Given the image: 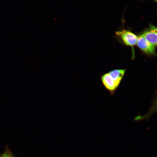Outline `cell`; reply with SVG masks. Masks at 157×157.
<instances>
[{
    "mask_svg": "<svg viewBox=\"0 0 157 157\" xmlns=\"http://www.w3.org/2000/svg\"><path fill=\"white\" fill-rule=\"evenodd\" d=\"M136 44L138 47L145 53L149 54L155 53V47L141 35L138 37Z\"/></svg>",
    "mask_w": 157,
    "mask_h": 157,
    "instance_id": "cell-3",
    "label": "cell"
},
{
    "mask_svg": "<svg viewBox=\"0 0 157 157\" xmlns=\"http://www.w3.org/2000/svg\"><path fill=\"white\" fill-rule=\"evenodd\" d=\"M126 71V70L124 69H117L112 70L108 73L113 78L120 83Z\"/></svg>",
    "mask_w": 157,
    "mask_h": 157,
    "instance_id": "cell-5",
    "label": "cell"
},
{
    "mask_svg": "<svg viewBox=\"0 0 157 157\" xmlns=\"http://www.w3.org/2000/svg\"><path fill=\"white\" fill-rule=\"evenodd\" d=\"M100 79L104 87L112 94L115 93L120 83L111 76L108 72L101 75Z\"/></svg>",
    "mask_w": 157,
    "mask_h": 157,
    "instance_id": "cell-1",
    "label": "cell"
},
{
    "mask_svg": "<svg viewBox=\"0 0 157 157\" xmlns=\"http://www.w3.org/2000/svg\"><path fill=\"white\" fill-rule=\"evenodd\" d=\"M116 33L127 45L133 46L136 44L138 37L129 31L125 30L119 31L116 32Z\"/></svg>",
    "mask_w": 157,
    "mask_h": 157,
    "instance_id": "cell-2",
    "label": "cell"
},
{
    "mask_svg": "<svg viewBox=\"0 0 157 157\" xmlns=\"http://www.w3.org/2000/svg\"><path fill=\"white\" fill-rule=\"evenodd\" d=\"M155 47L157 45V28L151 25L141 35Z\"/></svg>",
    "mask_w": 157,
    "mask_h": 157,
    "instance_id": "cell-4",
    "label": "cell"
},
{
    "mask_svg": "<svg viewBox=\"0 0 157 157\" xmlns=\"http://www.w3.org/2000/svg\"><path fill=\"white\" fill-rule=\"evenodd\" d=\"M0 157H14L12 154L10 152L7 151H6L2 154Z\"/></svg>",
    "mask_w": 157,
    "mask_h": 157,
    "instance_id": "cell-6",
    "label": "cell"
}]
</instances>
